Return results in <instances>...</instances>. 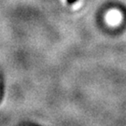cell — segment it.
<instances>
[{
    "label": "cell",
    "mask_w": 126,
    "mask_h": 126,
    "mask_svg": "<svg viewBox=\"0 0 126 126\" xmlns=\"http://www.w3.org/2000/svg\"><path fill=\"white\" fill-rule=\"evenodd\" d=\"M81 3H82V1L81 0H78L75 4L73 5V9H78L79 8H80V6H81Z\"/></svg>",
    "instance_id": "6da1fadb"
}]
</instances>
